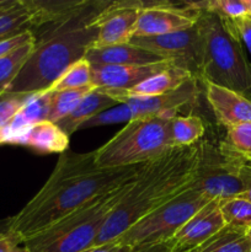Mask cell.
Returning <instances> with one entry per match:
<instances>
[{
	"mask_svg": "<svg viewBox=\"0 0 251 252\" xmlns=\"http://www.w3.org/2000/svg\"><path fill=\"white\" fill-rule=\"evenodd\" d=\"M226 20V19H225ZM238 31L241 42H244L246 48L251 54V19H243L238 21H231Z\"/></svg>",
	"mask_w": 251,
	"mask_h": 252,
	"instance_id": "cell-32",
	"label": "cell"
},
{
	"mask_svg": "<svg viewBox=\"0 0 251 252\" xmlns=\"http://www.w3.org/2000/svg\"><path fill=\"white\" fill-rule=\"evenodd\" d=\"M251 240L248 230L225 228L207 241L196 252H250Z\"/></svg>",
	"mask_w": 251,
	"mask_h": 252,
	"instance_id": "cell-22",
	"label": "cell"
},
{
	"mask_svg": "<svg viewBox=\"0 0 251 252\" xmlns=\"http://www.w3.org/2000/svg\"><path fill=\"white\" fill-rule=\"evenodd\" d=\"M225 228L219 201L212 199L188 219L170 240L172 252H196Z\"/></svg>",
	"mask_w": 251,
	"mask_h": 252,
	"instance_id": "cell-13",
	"label": "cell"
},
{
	"mask_svg": "<svg viewBox=\"0 0 251 252\" xmlns=\"http://www.w3.org/2000/svg\"><path fill=\"white\" fill-rule=\"evenodd\" d=\"M199 12L189 2H143L134 36H160L188 30L196 25Z\"/></svg>",
	"mask_w": 251,
	"mask_h": 252,
	"instance_id": "cell-10",
	"label": "cell"
},
{
	"mask_svg": "<svg viewBox=\"0 0 251 252\" xmlns=\"http://www.w3.org/2000/svg\"><path fill=\"white\" fill-rule=\"evenodd\" d=\"M171 118L155 116L128 122L95 150L96 164L102 169H118L144 165L162 157L176 148L170 138Z\"/></svg>",
	"mask_w": 251,
	"mask_h": 252,
	"instance_id": "cell-6",
	"label": "cell"
},
{
	"mask_svg": "<svg viewBox=\"0 0 251 252\" xmlns=\"http://www.w3.org/2000/svg\"><path fill=\"white\" fill-rule=\"evenodd\" d=\"M211 201L206 193L189 187L176 198L140 219L113 241L128 248L167 243L191 217Z\"/></svg>",
	"mask_w": 251,
	"mask_h": 252,
	"instance_id": "cell-8",
	"label": "cell"
},
{
	"mask_svg": "<svg viewBox=\"0 0 251 252\" xmlns=\"http://www.w3.org/2000/svg\"><path fill=\"white\" fill-rule=\"evenodd\" d=\"M249 1H250V5H251V0H249Z\"/></svg>",
	"mask_w": 251,
	"mask_h": 252,
	"instance_id": "cell-38",
	"label": "cell"
},
{
	"mask_svg": "<svg viewBox=\"0 0 251 252\" xmlns=\"http://www.w3.org/2000/svg\"><path fill=\"white\" fill-rule=\"evenodd\" d=\"M202 84L206 91L207 102L221 127L228 129L241 123L251 122V101L249 98L214 84Z\"/></svg>",
	"mask_w": 251,
	"mask_h": 252,
	"instance_id": "cell-15",
	"label": "cell"
},
{
	"mask_svg": "<svg viewBox=\"0 0 251 252\" xmlns=\"http://www.w3.org/2000/svg\"><path fill=\"white\" fill-rule=\"evenodd\" d=\"M207 126L197 115L174 116L170 120V138L174 147H191L203 139Z\"/></svg>",
	"mask_w": 251,
	"mask_h": 252,
	"instance_id": "cell-21",
	"label": "cell"
},
{
	"mask_svg": "<svg viewBox=\"0 0 251 252\" xmlns=\"http://www.w3.org/2000/svg\"><path fill=\"white\" fill-rule=\"evenodd\" d=\"M0 252H27L21 239L14 233L0 239Z\"/></svg>",
	"mask_w": 251,
	"mask_h": 252,
	"instance_id": "cell-31",
	"label": "cell"
},
{
	"mask_svg": "<svg viewBox=\"0 0 251 252\" xmlns=\"http://www.w3.org/2000/svg\"><path fill=\"white\" fill-rule=\"evenodd\" d=\"M110 1H42L32 29L34 44L6 91L38 94L51 86L73 64L85 58L97 39V17Z\"/></svg>",
	"mask_w": 251,
	"mask_h": 252,
	"instance_id": "cell-1",
	"label": "cell"
},
{
	"mask_svg": "<svg viewBox=\"0 0 251 252\" xmlns=\"http://www.w3.org/2000/svg\"><path fill=\"white\" fill-rule=\"evenodd\" d=\"M171 62L148 65H100L91 64V84L101 90H130L150 76L170 68ZM176 66V65H175Z\"/></svg>",
	"mask_w": 251,
	"mask_h": 252,
	"instance_id": "cell-14",
	"label": "cell"
},
{
	"mask_svg": "<svg viewBox=\"0 0 251 252\" xmlns=\"http://www.w3.org/2000/svg\"><path fill=\"white\" fill-rule=\"evenodd\" d=\"M117 105L118 102L115 98L111 97L105 91L95 88L81 100V102L76 106V108L70 115L57 122L56 125L68 137H70L74 132L80 129L81 126L88 122L89 120H91L94 116L98 115V113L103 112L108 108L115 107Z\"/></svg>",
	"mask_w": 251,
	"mask_h": 252,
	"instance_id": "cell-19",
	"label": "cell"
},
{
	"mask_svg": "<svg viewBox=\"0 0 251 252\" xmlns=\"http://www.w3.org/2000/svg\"><path fill=\"white\" fill-rule=\"evenodd\" d=\"M201 83H211L251 101V63L230 20L214 12H199Z\"/></svg>",
	"mask_w": 251,
	"mask_h": 252,
	"instance_id": "cell-4",
	"label": "cell"
},
{
	"mask_svg": "<svg viewBox=\"0 0 251 252\" xmlns=\"http://www.w3.org/2000/svg\"><path fill=\"white\" fill-rule=\"evenodd\" d=\"M33 44L34 41L29 42L0 58V94L5 93L15 80L33 49Z\"/></svg>",
	"mask_w": 251,
	"mask_h": 252,
	"instance_id": "cell-26",
	"label": "cell"
},
{
	"mask_svg": "<svg viewBox=\"0 0 251 252\" xmlns=\"http://www.w3.org/2000/svg\"><path fill=\"white\" fill-rule=\"evenodd\" d=\"M85 59L90 64L100 65H148L169 62L164 57L135 46L130 42L91 48L86 53Z\"/></svg>",
	"mask_w": 251,
	"mask_h": 252,
	"instance_id": "cell-16",
	"label": "cell"
},
{
	"mask_svg": "<svg viewBox=\"0 0 251 252\" xmlns=\"http://www.w3.org/2000/svg\"><path fill=\"white\" fill-rule=\"evenodd\" d=\"M42 12V1H0V39L32 31Z\"/></svg>",
	"mask_w": 251,
	"mask_h": 252,
	"instance_id": "cell-17",
	"label": "cell"
},
{
	"mask_svg": "<svg viewBox=\"0 0 251 252\" xmlns=\"http://www.w3.org/2000/svg\"><path fill=\"white\" fill-rule=\"evenodd\" d=\"M132 181L89 202L36 235L26 239L24 246L27 252H84L94 248L103 224L125 196Z\"/></svg>",
	"mask_w": 251,
	"mask_h": 252,
	"instance_id": "cell-5",
	"label": "cell"
},
{
	"mask_svg": "<svg viewBox=\"0 0 251 252\" xmlns=\"http://www.w3.org/2000/svg\"><path fill=\"white\" fill-rule=\"evenodd\" d=\"M130 121H133V116L129 107H128L126 103H118L115 107L108 108V110L94 116L91 120H89L88 122H85L81 126L80 129H88V128L101 127V126H107L113 125V123L122 122H126V125H127Z\"/></svg>",
	"mask_w": 251,
	"mask_h": 252,
	"instance_id": "cell-28",
	"label": "cell"
},
{
	"mask_svg": "<svg viewBox=\"0 0 251 252\" xmlns=\"http://www.w3.org/2000/svg\"><path fill=\"white\" fill-rule=\"evenodd\" d=\"M130 43L164 57L201 81V33L197 26L160 36H134Z\"/></svg>",
	"mask_w": 251,
	"mask_h": 252,
	"instance_id": "cell-9",
	"label": "cell"
},
{
	"mask_svg": "<svg viewBox=\"0 0 251 252\" xmlns=\"http://www.w3.org/2000/svg\"><path fill=\"white\" fill-rule=\"evenodd\" d=\"M198 80L191 78L171 93L157 96H116L118 103H126L132 112L133 120L165 116L174 117L180 108L189 105L198 97Z\"/></svg>",
	"mask_w": 251,
	"mask_h": 252,
	"instance_id": "cell-11",
	"label": "cell"
},
{
	"mask_svg": "<svg viewBox=\"0 0 251 252\" xmlns=\"http://www.w3.org/2000/svg\"><path fill=\"white\" fill-rule=\"evenodd\" d=\"M91 84V64L85 58L73 64L53 85L51 91L75 90V89L86 88Z\"/></svg>",
	"mask_w": 251,
	"mask_h": 252,
	"instance_id": "cell-27",
	"label": "cell"
},
{
	"mask_svg": "<svg viewBox=\"0 0 251 252\" xmlns=\"http://www.w3.org/2000/svg\"><path fill=\"white\" fill-rule=\"evenodd\" d=\"M16 144L31 148L42 154L64 153L68 150L69 137L56 125L49 121L34 125L19 138Z\"/></svg>",
	"mask_w": 251,
	"mask_h": 252,
	"instance_id": "cell-20",
	"label": "cell"
},
{
	"mask_svg": "<svg viewBox=\"0 0 251 252\" xmlns=\"http://www.w3.org/2000/svg\"><path fill=\"white\" fill-rule=\"evenodd\" d=\"M198 165V143L172 148L143 165L117 206L103 224L95 245L120 238L137 221L191 187Z\"/></svg>",
	"mask_w": 251,
	"mask_h": 252,
	"instance_id": "cell-3",
	"label": "cell"
},
{
	"mask_svg": "<svg viewBox=\"0 0 251 252\" xmlns=\"http://www.w3.org/2000/svg\"><path fill=\"white\" fill-rule=\"evenodd\" d=\"M221 144L231 155L251 164V122L241 123L225 129Z\"/></svg>",
	"mask_w": 251,
	"mask_h": 252,
	"instance_id": "cell-25",
	"label": "cell"
},
{
	"mask_svg": "<svg viewBox=\"0 0 251 252\" xmlns=\"http://www.w3.org/2000/svg\"><path fill=\"white\" fill-rule=\"evenodd\" d=\"M94 85H89L86 88L75 89V90H63L53 91L51 101V111H49L48 121L52 123H57L68 115H70L76 106L81 102L84 97L94 90Z\"/></svg>",
	"mask_w": 251,
	"mask_h": 252,
	"instance_id": "cell-24",
	"label": "cell"
},
{
	"mask_svg": "<svg viewBox=\"0 0 251 252\" xmlns=\"http://www.w3.org/2000/svg\"><path fill=\"white\" fill-rule=\"evenodd\" d=\"M191 78H193L191 73H188L185 69L179 68V66L172 65L165 70L160 71V73L155 74V75L150 76L147 80L140 83L139 85L134 86L130 90L102 91L108 94L111 97H116V96H157L176 90Z\"/></svg>",
	"mask_w": 251,
	"mask_h": 252,
	"instance_id": "cell-18",
	"label": "cell"
},
{
	"mask_svg": "<svg viewBox=\"0 0 251 252\" xmlns=\"http://www.w3.org/2000/svg\"><path fill=\"white\" fill-rule=\"evenodd\" d=\"M128 252H172L170 241L161 244H152V245H143L130 248Z\"/></svg>",
	"mask_w": 251,
	"mask_h": 252,
	"instance_id": "cell-33",
	"label": "cell"
},
{
	"mask_svg": "<svg viewBox=\"0 0 251 252\" xmlns=\"http://www.w3.org/2000/svg\"><path fill=\"white\" fill-rule=\"evenodd\" d=\"M250 252H251V250H250Z\"/></svg>",
	"mask_w": 251,
	"mask_h": 252,
	"instance_id": "cell-39",
	"label": "cell"
},
{
	"mask_svg": "<svg viewBox=\"0 0 251 252\" xmlns=\"http://www.w3.org/2000/svg\"><path fill=\"white\" fill-rule=\"evenodd\" d=\"M32 94L5 93L0 94V129L9 125L22 106L27 102Z\"/></svg>",
	"mask_w": 251,
	"mask_h": 252,
	"instance_id": "cell-29",
	"label": "cell"
},
{
	"mask_svg": "<svg viewBox=\"0 0 251 252\" xmlns=\"http://www.w3.org/2000/svg\"><path fill=\"white\" fill-rule=\"evenodd\" d=\"M32 41H34L33 34L30 31L16 34V36L9 37V38L0 39V58L6 56V54L11 53L12 51H15V49L19 48V47L24 46V44Z\"/></svg>",
	"mask_w": 251,
	"mask_h": 252,
	"instance_id": "cell-30",
	"label": "cell"
},
{
	"mask_svg": "<svg viewBox=\"0 0 251 252\" xmlns=\"http://www.w3.org/2000/svg\"><path fill=\"white\" fill-rule=\"evenodd\" d=\"M143 1H110L97 17V39L93 48L128 43L134 36Z\"/></svg>",
	"mask_w": 251,
	"mask_h": 252,
	"instance_id": "cell-12",
	"label": "cell"
},
{
	"mask_svg": "<svg viewBox=\"0 0 251 252\" xmlns=\"http://www.w3.org/2000/svg\"><path fill=\"white\" fill-rule=\"evenodd\" d=\"M11 225H12V217L9 218L0 219V239L5 238L11 233Z\"/></svg>",
	"mask_w": 251,
	"mask_h": 252,
	"instance_id": "cell-35",
	"label": "cell"
},
{
	"mask_svg": "<svg viewBox=\"0 0 251 252\" xmlns=\"http://www.w3.org/2000/svg\"><path fill=\"white\" fill-rule=\"evenodd\" d=\"M219 211L228 228L239 230H249L251 228V203L243 197L219 201Z\"/></svg>",
	"mask_w": 251,
	"mask_h": 252,
	"instance_id": "cell-23",
	"label": "cell"
},
{
	"mask_svg": "<svg viewBox=\"0 0 251 252\" xmlns=\"http://www.w3.org/2000/svg\"><path fill=\"white\" fill-rule=\"evenodd\" d=\"M239 197H243V198H245L246 201H249L251 203V189H249V191H246L245 193L241 194V196H239Z\"/></svg>",
	"mask_w": 251,
	"mask_h": 252,
	"instance_id": "cell-36",
	"label": "cell"
},
{
	"mask_svg": "<svg viewBox=\"0 0 251 252\" xmlns=\"http://www.w3.org/2000/svg\"><path fill=\"white\" fill-rule=\"evenodd\" d=\"M191 187L211 199L239 197L251 189V164L231 155L221 138L203 137L198 143V165Z\"/></svg>",
	"mask_w": 251,
	"mask_h": 252,
	"instance_id": "cell-7",
	"label": "cell"
},
{
	"mask_svg": "<svg viewBox=\"0 0 251 252\" xmlns=\"http://www.w3.org/2000/svg\"><path fill=\"white\" fill-rule=\"evenodd\" d=\"M143 165L102 169L96 164L95 150L62 153L46 184L33 198L12 217L11 233L24 243L85 206L95 198L132 181Z\"/></svg>",
	"mask_w": 251,
	"mask_h": 252,
	"instance_id": "cell-2",
	"label": "cell"
},
{
	"mask_svg": "<svg viewBox=\"0 0 251 252\" xmlns=\"http://www.w3.org/2000/svg\"><path fill=\"white\" fill-rule=\"evenodd\" d=\"M248 236H249V239H250V240H251V228H249V230H248Z\"/></svg>",
	"mask_w": 251,
	"mask_h": 252,
	"instance_id": "cell-37",
	"label": "cell"
},
{
	"mask_svg": "<svg viewBox=\"0 0 251 252\" xmlns=\"http://www.w3.org/2000/svg\"><path fill=\"white\" fill-rule=\"evenodd\" d=\"M130 248H128V246L120 245L117 241H111V243L103 244V245L94 246V248L84 252H128Z\"/></svg>",
	"mask_w": 251,
	"mask_h": 252,
	"instance_id": "cell-34",
	"label": "cell"
}]
</instances>
